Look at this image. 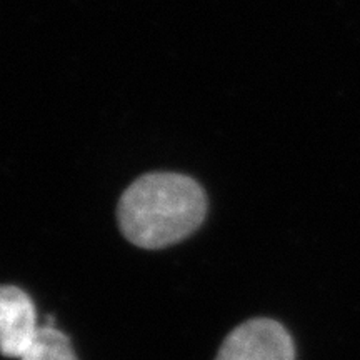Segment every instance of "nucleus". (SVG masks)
Listing matches in <instances>:
<instances>
[{"label": "nucleus", "mask_w": 360, "mask_h": 360, "mask_svg": "<svg viewBox=\"0 0 360 360\" xmlns=\"http://www.w3.org/2000/svg\"><path fill=\"white\" fill-rule=\"evenodd\" d=\"M209 200L197 180L182 174L152 172L130 184L117 205L124 237L141 249L179 244L204 222Z\"/></svg>", "instance_id": "1"}, {"label": "nucleus", "mask_w": 360, "mask_h": 360, "mask_svg": "<svg viewBox=\"0 0 360 360\" xmlns=\"http://www.w3.org/2000/svg\"><path fill=\"white\" fill-rule=\"evenodd\" d=\"M215 360H295L294 340L272 319H250L225 337Z\"/></svg>", "instance_id": "2"}, {"label": "nucleus", "mask_w": 360, "mask_h": 360, "mask_svg": "<svg viewBox=\"0 0 360 360\" xmlns=\"http://www.w3.org/2000/svg\"><path fill=\"white\" fill-rule=\"evenodd\" d=\"M30 295L15 285H0V354L22 359L39 332Z\"/></svg>", "instance_id": "3"}, {"label": "nucleus", "mask_w": 360, "mask_h": 360, "mask_svg": "<svg viewBox=\"0 0 360 360\" xmlns=\"http://www.w3.org/2000/svg\"><path fill=\"white\" fill-rule=\"evenodd\" d=\"M20 360H79L69 335L52 323L39 327L37 335Z\"/></svg>", "instance_id": "4"}]
</instances>
